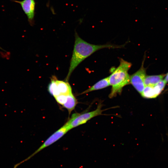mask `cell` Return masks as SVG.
<instances>
[{
    "instance_id": "obj_1",
    "label": "cell",
    "mask_w": 168,
    "mask_h": 168,
    "mask_svg": "<svg viewBox=\"0 0 168 168\" xmlns=\"http://www.w3.org/2000/svg\"><path fill=\"white\" fill-rule=\"evenodd\" d=\"M75 41L74 47L68 74L65 81L68 82L72 73L77 67L83 60L92 54L100 49L105 48H122L123 45H117L111 44L95 45L91 44L84 41L75 33Z\"/></svg>"
},
{
    "instance_id": "obj_2",
    "label": "cell",
    "mask_w": 168,
    "mask_h": 168,
    "mask_svg": "<svg viewBox=\"0 0 168 168\" xmlns=\"http://www.w3.org/2000/svg\"><path fill=\"white\" fill-rule=\"evenodd\" d=\"M120 65L114 70L109 77L110 85L112 89L109 98L116 97L121 93L123 88L130 84V76L128 71L132 66V64L122 58L120 59Z\"/></svg>"
},
{
    "instance_id": "obj_3",
    "label": "cell",
    "mask_w": 168,
    "mask_h": 168,
    "mask_svg": "<svg viewBox=\"0 0 168 168\" xmlns=\"http://www.w3.org/2000/svg\"><path fill=\"white\" fill-rule=\"evenodd\" d=\"M102 104L100 103L95 110L82 114L76 113L73 114L71 117L65 125L70 130L77 126L85 124L92 118L102 115L103 111L102 109Z\"/></svg>"
},
{
    "instance_id": "obj_4",
    "label": "cell",
    "mask_w": 168,
    "mask_h": 168,
    "mask_svg": "<svg viewBox=\"0 0 168 168\" xmlns=\"http://www.w3.org/2000/svg\"><path fill=\"white\" fill-rule=\"evenodd\" d=\"M69 131L68 127L65 124L61 128L53 134L48 139H46L43 145L32 155L22 161L21 163L17 164V165L19 166L23 162L28 161L35 156L37 153L44 149L46 147L56 142V141L62 137L65 134Z\"/></svg>"
},
{
    "instance_id": "obj_5",
    "label": "cell",
    "mask_w": 168,
    "mask_h": 168,
    "mask_svg": "<svg viewBox=\"0 0 168 168\" xmlns=\"http://www.w3.org/2000/svg\"><path fill=\"white\" fill-rule=\"evenodd\" d=\"M145 60L139 69L130 76V84L142 95L145 88L144 80L146 76V69L144 67Z\"/></svg>"
},
{
    "instance_id": "obj_6",
    "label": "cell",
    "mask_w": 168,
    "mask_h": 168,
    "mask_svg": "<svg viewBox=\"0 0 168 168\" xmlns=\"http://www.w3.org/2000/svg\"><path fill=\"white\" fill-rule=\"evenodd\" d=\"M12 1L21 5L23 11L28 17V21L30 25L32 26L34 25L36 4L35 0H23L22 1L12 0Z\"/></svg>"
},
{
    "instance_id": "obj_7",
    "label": "cell",
    "mask_w": 168,
    "mask_h": 168,
    "mask_svg": "<svg viewBox=\"0 0 168 168\" xmlns=\"http://www.w3.org/2000/svg\"><path fill=\"white\" fill-rule=\"evenodd\" d=\"M167 83L164 80L153 86H146L142 95L146 98H154L157 97L164 90Z\"/></svg>"
},
{
    "instance_id": "obj_8",
    "label": "cell",
    "mask_w": 168,
    "mask_h": 168,
    "mask_svg": "<svg viewBox=\"0 0 168 168\" xmlns=\"http://www.w3.org/2000/svg\"><path fill=\"white\" fill-rule=\"evenodd\" d=\"M109 86L110 85L109 81V77H107L100 80L90 88L82 92L80 95H83L94 91L101 90L106 88Z\"/></svg>"
},
{
    "instance_id": "obj_9",
    "label": "cell",
    "mask_w": 168,
    "mask_h": 168,
    "mask_svg": "<svg viewBox=\"0 0 168 168\" xmlns=\"http://www.w3.org/2000/svg\"><path fill=\"white\" fill-rule=\"evenodd\" d=\"M56 82L60 94L67 95L72 93L71 87L68 82L59 80L57 78Z\"/></svg>"
},
{
    "instance_id": "obj_10",
    "label": "cell",
    "mask_w": 168,
    "mask_h": 168,
    "mask_svg": "<svg viewBox=\"0 0 168 168\" xmlns=\"http://www.w3.org/2000/svg\"><path fill=\"white\" fill-rule=\"evenodd\" d=\"M165 74L154 76H146L144 80L145 86L156 85L163 80Z\"/></svg>"
},
{
    "instance_id": "obj_11",
    "label": "cell",
    "mask_w": 168,
    "mask_h": 168,
    "mask_svg": "<svg viewBox=\"0 0 168 168\" xmlns=\"http://www.w3.org/2000/svg\"><path fill=\"white\" fill-rule=\"evenodd\" d=\"M77 103V100L72 93L67 95V101L63 106L68 110L70 115L72 112L75 109Z\"/></svg>"
},
{
    "instance_id": "obj_12",
    "label": "cell",
    "mask_w": 168,
    "mask_h": 168,
    "mask_svg": "<svg viewBox=\"0 0 168 168\" xmlns=\"http://www.w3.org/2000/svg\"><path fill=\"white\" fill-rule=\"evenodd\" d=\"M57 78L55 76H53L51 78V81L48 87V91L54 98L60 95L56 82Z\"/></svg>"
},
{
    "instance_id": "obj_13",
    "label": "cell",
    "mask_w": 168,
    "mask_h": 168,
    "mask_svg": "<svg viewBox=\"0 0 168 168\" xmlns=\"http://www.w3.org/2000/svg\"><path fill=\"white\" fill-rule=\"evenodd\" d=\"M55 98L58 103L63 106L67 101V95L60 94Z\"/></svg>"
},
{
    "instance_id": "obj_14",
    "label": "cell",
    "mask_w": 168,
    "mask_h": 168,
    "mask_svg": "<svg viewBox=\"0 0 168 168\" xmlns=\"http://www.w3.org/2000/svg\"><path fill=\"white\" fill-rule=\"evenodd\" d=\"M164 80L167 83L168 82V73L166 75Z\"/></svg>"
},
{
    "instance_id": "obj_15",
    "label": "cell",
    "mask_w": 168,
    "mask_h": 168,
    "mask_svg": "<svg viewBox=\"0 0 168 168\" xmlns=\"http://www.w3.org/2000/svg\"><path fill=\"white\" fill-rule=\"evenodd\" d=\"M0 49H1V50H4L2 48H1V47H0Z\"/></svg>"
}]
</instances>
